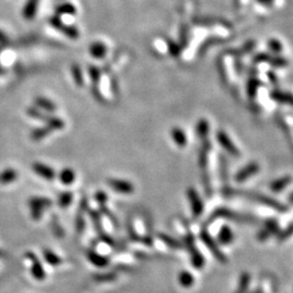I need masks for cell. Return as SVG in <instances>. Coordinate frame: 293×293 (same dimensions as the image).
Returning <instances> with one entry per match:
<instances>
[{"label":"cell","instance_id":"obj_1","mask_svg":"<svg viewBox=\"0 0 293 293\" xmlns=\"http://www.w3.org/2000/svg\"><path fill=\"white\" fill-rule=\"evenodd\" d=\"M49 23L51 24V26L56 28L57 31H59L60 33H62L64 36L71 38V39H78L79 37V31L76 28L75 26L72 25H68V24H65L63 21L61 20L59 16H52L49 19Z\"/></svg>","mask_w":293,"mask_h":293},{"label":"cell","instance_id":"obj_2","mask_svg":"<svg viewBox=\"0 0 293 293\" xmlns=\"http://www.w3.org/2000/svg\"><path fill=\"white\" fill-rule=\"evenodd\" d=\"M28 205H30L32 218L38 220L40 219L42 212L46 210L47 206L51 205V201L46 198H38V196H34V198H32L30 200Z\"/></svg>","mask_w":293,"mask_h":293},{"label":"cell","instance_id":"obj_3","mask_svg":"<svg viewBox=\"0 0 293 293\" xmlns=\"http://www.w3.org/2000/svg\"><path fill=\"white\" fill-rule=\"evenodd\" d=\"M217 217H225V218L232 219V220H234V222H240V223L254 222V219L249 218V216L234 213V212H233V211H229L227 209H218L217 211H215V212L212 214V218H217Z\"/></svg>","mask_w":293,"mask_h":293},{"label":"cell","instance_id":"obj_4","mask_svg":"<svg viewBox=\"0 0 293 293\" xmlns=\"http://www.w3.org/2000/svg\"><path fill=\"white\" fill-rule=\"evenodd\" d=\"M201 239L203 240L204 243L206 244V247L210 249V251L212 252V254H214V256L217 258L218 262H220V263L227 262V257L224 255L223 252L219 250L217 244H216V242L214 241V240L210 237V234L208 233L204 232V233L201 234Z\"/></svg>","mask_w":293,"mask_h":293},{"label":"cell","instance_id":"obj_5","mask_svg":"<svg viewBox=\"0 0 293 293\" xmlns=\"http://www.w3.org/2000/svg\"><path fill=\"white\" fill-rule=\"evenodd\" d=\"M108 184L115 192H118V194H123V195H131L134 192V189H135L133 184L123 179L111 178L109 179Z\"/></svg>","mask_w":293,"mask_h":293},{"label":"cell","instance_id":"obj_6","mask_svg":"<svg viewBox=\"0 0 293 293\" xmlns=\"http://www.w3.org/2000/svg\"><path fill=\"white\" fill-rule=\"evenodd\" d=\"M244 195L247 196V198L252 199L254 201H257L258 203L262 204H266L268 206H271V208H273L277 211H280V212H283V211H286V206L280 204L279 202H276V201L272 200L271 198H267L265 195H256V194H243Z\"/></svg>","mask_w":293,"mask_h":293},{"label":"cell","instance_id":"obj_7","mask_svg":"<svg viewBox=\"0 0 293 293\" xmlns=\"http://www.w3.org/2000/svg\"><path fill=\"white\" fill-rule=\"evenodd\" d=\"M26 257H28L32 261V267H31V273L33 277L37 280H44L46 277V273L44 271V267H42L41 264L38 261L36 255L34 253H27Z\"/></svg>","mask_w":293,"mask_h":293},{"label":"cell","instance_id":"obj_8","mask_svg":"<svg viewBox=\"0 0 293 293\" xmlns=\"http://www.w3.org/2000/svg\"><path fill=\"white\" fill-rule=\"evenodd\" d=\"M32 169L38 176H40L41 178H44V179L52 180L56 177V173H55L54 169H52V167H50V166L44 164V163L36 162V163H34V164H33Z\"/></svg>","mask_w":293,"mask_h":293},{"label":"cell","instance_id":"obj_9","mask_svg":"<svg viewBox=\"0 0 293 293\" xmlns=\"http://www.w3.org/2000/svg\"><path fill=\"white\" fill-rule=\"evenodd\" d=\"M188 198L190 200L192 214H194L195 217H198V216H200L203 211L202 201H201L199 195L196 194V191L192 188H190L188 190Z\"/></svg>","mask_w":293,"mask_h":293},{"label":"cell","instance_id":"obj_10","mask_svg":"<svg viewBox=\"0 0 293 293\" xmlns=\"http://www.w3.org/2000/svg\"><path fill=\"white\" fill-rule=\"evenodd\" d=\"M217 140L218 142L222 145L226 150H227L230 155H233L234 156H240V152L238 151V149L236 148V146L234 145V142L230 140L229 137L226 135V134L224 132H219L217 134Z\"/></svg>","mask_w":293,"mask_h":293},{"label":"cell","instance_id":"obj_11","mask_svg":"<svg viewBox=\"0 0 293 293\" xmlns=\"http://www.w3.org/2000/svg\"><path fill=\"white\" fill-rule=\"evenodd\" d=\"M40 0H27L25 6L23 8V17L25 20H33L37 13L38 6Z\"/></svg>","mask_w":293,"mask_h":293},{"label":"cell","instance_id":"obj_12","mask_svg":"<svg viewBox=\"0 0 293 293\" xmlns=\"http://www.w3.org/2000/svg\"><path fill=\"white\" fill-rule=\"evenodd\" d=\"M258 171H259V167L257 163H251V164H249L248 166H246L244 169H242L236 175V180L240 182L247 180L251 176L255 175Z\"/></svg>","mask_w":293,"mask_h":293},{"label":"cell","instance_id":"obj_13","mask_svg":"<svg viewBox=\"0 0 293 293\" xmlns=\"http://www.w3.org/2000/svg\"><path fill=\"white\" fill-rule=\"evenodd\" d=\"M107 46L101 41H95L89 47V54L95 59H103L107 55Z\"/></svg>","mask_w":293,"mask_h":293},{"label":"cell","instance_id":"obj_14","mask_svg":"<svg viewBox=\"0 0 293 293\" xmlns=\"http://www.w3.org/2000/svg\"><path fill=\"white\" fill-rule=\"evenodd\" d=\"M18 172L13 169H7L0 173V184L10 185L18 179Z\"/></svg>","mask_w":293,"mask_h":293},{"label":"cell","instance_id":"obj_15","mask_svg":"<svg viewBox=\"0 0 293 293\" xmlns=\"http://www.w3.org/2000/svg\"><path fill=\"white\" fill-rule=\"evenodd\" d=\"M87 257L89 259V262L97 267H104L107 266L109 263L107 257L102 256L101 254L99 253H96L95 251H89L87 254Z\"/></svg>","mask_w":293,"mask_h":293},{"label":"cell","instance_id":"obj_16","mask_svg":"<svg viewBox=\"0 0 293 293\" xmlns=\"http://www.w3.org/2000/svg\"><path fill=\"white\" fill-rule=\"evenodd\" d=\"M44 122L46 124V126L49 129H51V132L52 131H60V129H62L65 126L64 122L62 121L60 117H50V115H48Z\"/></svg>","mask_w":293,"mask_h":293},{"label":"cell","instance_id":"obj_17","mask_svg":"<svg viewBox=\"0 0 293 293\" xmlns=\"http://www.w3.org/2000/svg\"><path fill=\"white\" fill-rule=\"evenodd\" d=\"M35 105L37 108L45 110L47 112H55L56 111V104L51 101V100L44 98V97H37L35 99Z\"/></svg>","mask_w":293,"mask_h":293},{"label":"cell","instance_id":"obj_18","mask_svg":"<svg viewBox=\"0 0 293 293\" xmlns=\"http://www.w3.org/2000/svg\"><path fill=\"white\" fill-rule=\"evenodd\" d=\"M56 13L57 16H73V14L76 13V8L74 4H72L71 2H64L61 3L60 6H58L56 8Z\"/></svg>","mask_w":293,"mask_h":293},{"label":"cell","instance_id":"obj_19","mask_svg":"<svg viewBox=\"0 0 293 293\" xmlns=\"http://www.w3.org/2000/svg\"><path fill=\"white\" fill-rule=\"evenodd\" d=\"M59 178H60V181H61L63 185H65V186L72 185V184H73V182L75 181V178H76L75 172H74L73 170H71V169H64V170H62V171L60 172Z\"/></svg>","mask_w":293,"mask_h":293},{"label":"cell","instance_id":"obj_20","mask_svg":"<svg viewBox=\"0 0 293 293\" xmlns=\"http://www.w3.org/2000/svg\"><path fill=\"white\" fill-rule=\"evenodd\" d=\"M172 136H173V140L175 141L177 146L179 147H184L187 143V137L185 135V133L181 131L179 128H174L172 132Z\"/></svg>","mask_w":293,"mask_h":293},{"label":"cell","instance_id":"obj_21","mask_svg":"<svg viewBox=\"0 0 293 293\" xmlns=\"http://www.w3.org/2000/svg\"><path fill=\"white\" fill-rule=\"evenodd\" d=\"M50 133H51V129L48 128L45 125L44 127L34 129V131L31 133V138L34 141H38V140H41V139H44L45 137H47Z\"/></svg>","mask_w":293,"mask_h":293},{"label":"cell","instance_id":"obj_22","mask_svg":"<svg viewBox=\"0 0 293 293\" xmlns=\"http://www.w3.org/2000/svg\"><path fill=\"white\" fill-rule=\"evenodd\" d=\"M189 243H190L189 249H190V251H191V255H192V264H194V266L198 267V268H201V267L203 266V264H204L203 257L199 253L198 250H196L194 246H192V242H189Z\"/></svg>","mask_w":293,"mask_h":293},{"label":"cell","instance_id":"obj_23","mask_svg":"<svg viewBox=\"0 0 293 293\" xmlns=\"http://www.w3.org/2000/svg\"><path fill=\"white\" fill-rule=\"evenodd\" d=\"M233 239H234V234L232 229L227 227V226H225V227H223L219 230V241L223 244H229L233 241Z\"/></svg>","mask_w":293,"mask_h":293},{"label":"cell","instance_id":"obj_24","mask_svg":"<svg viewBox=\"0 0 293 293\" xmlns=\"http://www.w3.org/2000/svg\"><path fill=\"white\" fill-rule=\"evenodd\" d=\"M71 73L72 76H73V80L74 83L78 86V87H81L84 85V78H83V73H81V70L78 64L72 65L71 68Z\"/></svg>","mask_w":293,"mask_h":293},{"label":"cell","instance_id":"obj_25","mask_svg":"<svg viewBox=\"0 0 293 293\" xmlns=\"http://www.w3.org/2000/svg\"><path fill=\"white\" fill-rule=\"evenodd\" d=\"M291 180H292V178H291V177H289V176L283 177V178H280V179L276 180L275 182H273L272 186H271V188H272L273 191L279 192L282 189H285L286 187L290 184Z\"/></svg>","mask_w":293,"mask_h":293},{"label":"cell","instance_id":"obj_26","mask_svg":"<svg viewBox=\"0 0 293 293\" xmlns=\"http://www.w3.org/2000/svg\"><path fill=\"white\" fill-rule=\"evenodd\" d=\"M44 257H45V261L48 264H50V265H54V266L59 265V264H61L62 262V259L58 256L56 253L49 251V250H46L44 252Z\"/></svg>","mask_w":293,"mask_h":293},{"label":"cell","instance_id":"obj_27","mask_svg":"<svg viewBox=\"0 0 293 293\" xmlns=\"http://www.w3.org/2000/svg\"><path fill=\"white\" fill-rule=\"evenodd\" d=\"M179 282L182 287L185 288H190L194 285L195 279L190 273L188 272H182L179 275Z\"/></svg>","mask_w":293,"mask_h":293},{"label":"cell","instance_id":"obj_28","mask_svg":"<svg viewBox=\"0 0 293 293\" xmlns=\"http://www.w3.org/2000/svg\"><path fill=\"white\" fill-rule=\"evenodd\" d=\"M88 73L90 76V80L93 81L94 86H98V83L100 81V76H101V71H100L97 66L91 65L88 69Z\"/></svg>","mask_w":293,"mask_h":293},{"label":"cell","instance_id":"obj_29","mask_svg":"<svg viewBox=\"0 0 293 293\" xmlns=\"http://www.w3.org/2000/svg\"><path fill=\"white\" fill-rule=\"evenodd\" d=\"M27 115H30L31 117L36 118V119H40V121H45L48 117V113H42L39 111V109L37 107H32L27 109Z\"/></svg>","mask_w":293,"mask_h":293},{"label":"cell","instance_id":"obj_30","mask_svg":"<svg viewBox=\"0 0 293 293\" xmlns=\"http://www.w3.org/2000/svg\"><path fill=\"white\" fill-rule=\"evenodd\" d=\"M72 200H73V195L71 192H63L59 196V205L61 208H66L72 203Z\"/></svg>","mask_w":293,"mask_h":293},{"label":"cell","instance_id":"obj_31","mask_svg":"<svg viewBox=\"0 0 293 293\" xmlns=\"http://www.w3.org/2000/svg\"><path fill=\"white\" fill-rule=\"evenodd\" d=\"M208 133H209V124H208V122H206L205 119H201V121L198 124V135L201 138L205 139L206 135H208Z\"/></svg>","mask_w":293,"mask_h":293},{"label":"cell","instance_id":"obj_32","mask_svg":"<svg viewBox=\"0 0 293 293\" xmlns=\"http://www.w3.org/2000/svg\"><path fill=\"white\" fill-rule=\"evenodd\" d=\"M160 238L167 244V246H170L172 248H180L181 247L178 242L175 241V240L173 238L166 236V234H160Z\"/></svg>","mask_w":293,"mask_h":293},{"label":"cell","instance_id":"obj_33","mask_svg":"<svg viewBox=\"0 0 293 293\" xmlns=\"http://www.w3.org/2000/svg\"><path fill=\"white\" fill-rule=\"evenodd\" d=\"M273 97L277 99L278 101H282V102H291L293 104V97L288 95H282V94H273Z\"/></svg>","mask_w":293,"mask_h":293},{"label":"cell","instance_id":"obj_34","mask_svg":"<svg viewBox=\"0 0 293 293\" xmlns=\"http://www.w3.org/2000/svg\"><path fill=\"white\" fill-rule=\"evenodd\" d=\"M249 283H250V276L246 273V275H243L241 277V279H240V283H239V287H240V289H241V292H244L248 289Z\"/></svg>","mask_w":293,"mask_h":293},{"label":"cell","instance_id":"obj_35","mask_svg":"<svg viewBox=\"0 0 293 293\" xmlns=\"http://www.w3.org/2000/svg\"><path fill=\"white\" fill-rule=\"evenodd\" d=\"M115 279V275L113 273H104V275H98L96 276V280L100 282H107V281H112Z\"/></svg>","mask_w":293,"mask_h":293},{"label":"cell","instance_id":"obj_36","mask_svg":"<svg viewBox=\"0 0 293 293\" xmlns=\"http://www.w3.org/2000/svg\"><path fill=\"white\" fill-rule=\"evenodd\" d=\"M91 93H93L95 99H96V100H98L99 102H103V101H104V99H103V97H102L101 91H100V89H99L98 86H94V87L91 88Z\"/></svg>","mask_w":293,"mask_h":293},{"label":"cell","instance_id":"obj_37","mask_svg":"<svg viewBox=\"0 0 293 293\" xmlns=\"http://www.w3.org/2000/svg\"><path fill=\"white\" fill-rule=\"evenodd\" d=\"M91 216H93V220H94V224H95V227L97 228V230H101V222H100V216L94 212V211H91Z\"/></svg>","mask_w":293,"mask_h":293},{"label":"cell","instance_id":"obj_38","mask_svg":"<svg viewBox=\"0 0 293 293\" xmlns=\"http://www.w3.org/2000/svg\"><path fill=\"white\" fill-rule=\"evenodd\" d=\"M107 199H108V195H105L104 192H102V191H99V192H97V194H96V200H97L98 202L101 205H103L105 203Z\"/></svg>","mask_w":293,"mask_h":293},{"label":"cell","instance_id":"obj_39","mask_svg":"<svg viewBox=\"0 0 293 293\" xmlns=\"http://www.w3.org/2000/svg\"><path fill=\"white\" fill-rule=\"evenodd\" d=\"M76 226H78V232H80L81 229H84V217L79 216V217L78 218V222H76Z\"/></svg>","mask_w":293,"mask_h":293},{"label":"cell","instance_id":"obj_40","mask_svg":"<svg viewBox=\"0 0 293 293\" xmlns=\"http://www.w3.org/2000/svg\"><path fill=\"white\" fill-rule=\"evenodd\" d=\"M8 41V37L4 34L3 32L0 31V44H4V42Z\"/></svg>","mask_w":293,"mask_h":293},{"label":"cell","instance_id":"obj_41","mask_svg":"<svg viewBox=\"0 0 293 293\" xmlns=\"http://www.w3.org/2000/svg\"><path fill=\"white\" fill-rule=\"evenodd\" d=\"M259 2H262V3H265V4H268V3H271L273 0H258Z\"/></svg>","mask_w":293,"mask_h":293},{"label":"cell","instance_id":"obj_42","mask_svg":"<svg viewBox=\"0 0 293 293\" xmlns=\"http://www.w3.org/2000/svg\"><path fill=\"white\" fill-rule=\"evenodd\" d=\"M290 201H292V202H293V195H290Z\"/></svg>","mask_w":293,"mask_h":293}]
</instances>
